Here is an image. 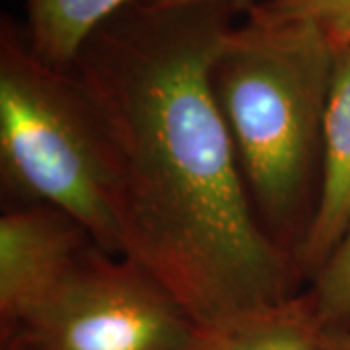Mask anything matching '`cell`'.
Wrapping results in <instances>:
<instances>
[{
  "instance_id": "obj_1",
  "label": "cell",
  "mask_w": 350,
  "mask_h": 350,
  "mask_svg": "<svg viewBox=\"0 0 350 350\" xmlns=\"http://www.w3.org/2000/svg\"><path fill=\"white\" fill-rule=\"evenodd\" d=\"M234 12L135 0L68 68L100 135L123 255L199 327L290 300L301 276L255 213L214 94Z\"/></svg>"
},
{
  "instance_id": "obj_2",
  "label": "cell",
  "mask_w": 350,
  "mask_h": 350,
  "mask_svg": "<svg viewBox=\"0 0 350 350\" xmlns=\"http://www.w3.org/2000/svg\"><path fill=\"white\" fill-rule=\"evenodd\" d=\"M335 53L317 25L247 20L232 29L213 70L255 213L292 255L317 199Z\"/></svg>"
},
{
  "instance_id": "obj_3",
  "label": "cell",
  "mask_w": 350,
  "mask_h": 350,
  "mask_svg": "<svg viewBox=\"0 0 350 350\" xmlns=\"http://www.w3.org/2000/svg\"><path fill=\"white\" fill-rule=\"evenodd\" d=\"M0 165L6 187L68 214L123 255L100 135L70 70L39 59L12 22L0 29Z\"/></svg>"
},
{
  "instance_id": "obj_4",
  "label": "cell",
  "mask_w": 350,
  "mask_h": 350,
  "mask_svg": "<svg viewBox=\"0 0 350 350\" xmlns=\"http://www.w3.org/2000/svg\"><path fill=\"white\" fill-rule=\"evenodd\" d=\"M197 323L125 255L90 245L4 345L27 350H185Z\"/></svg>"
},
{
  "instance_id": "obj_5",
  "label": "cell",
  "mask_w": 350,
  "mask_h": 350,
  "mask_svg": "<svg viewBox=\"0 0 350 350\" xmlns=\"http://www.w3.org/2000/svg\"><path fill=\"white\" fill-rule=\"evenodd\" d=\"M94 245L68 214L47 204H25L0 218V327L12 335Z\"/></svg>"
},
{
  "instance_id": "obj_6",
  "label": "cell",
  "mask_w": 350,
  "mask_h": 350,
  "mask_svg": "<svg viewBox=\"0 0 350 350\" xmlns=\"http://www.w3.org/2000/svg\"><path fill=\"white\" fill-rule=\"evenodd\" d=\"M350 228V43L335 53L327 98L321 170L310 226L296 247L300 275L315 276Z\"/></svg>"
},
{
  "instance_id": "obj_7",
  "label": "cell",
  "mask_w": 350,
  "mask_h": 350,
  "mask_svg": "<svg viewBox=\"0 0 350 350\" xmlns=\"http://www.w3.org/2000/svg\"><path fill=\"white\" fill-rule=\"evenodd\" d=\"M333 329L321 319L312 294L222 323L197 327L185 350H331Z\"/></svg>"
},
{
  "instance_id": "obj_8",
  "label": "cell",
  "mask_w": 350,
  "mask_h": 350,
  "mask_svg": "<svg viewBox=\"0 0 350 350\" xmlns=\"http://www.w3.org/2000/svg\"><path fill=\"white\" fill-rule=\"evenodd\" d=\"M131 0H27V41L45 63L68 70L101 25Z\"/></svg>"
},
{
  "instance_id": "obj_9",
  "label": "cell",
  "mask_w": 350,
  "mask_h": 350,
  "mask_svg": "<svg viewBox=\"0 0 350 350\" xmlns=\"http://www.w3.org/2000/svg\"><path fill=\"white\" fill-rule=\"evenodd\" d=\"M259 24H308L325 31L335 47L350 43V0H262L250 8Z\"/></svg>"
},
{
  "instance_id": "obj_10",
  "label": "cell",
  "mask_w": 350,
  "mask_h": 350,
  "mask_svg": "<svg viewBox=\"0 0 350 350\" xmlns=\"http://www.w3.org/2000/svg\"><path fill=\"white\" fill-rule=\"evenodd\" d=\"M315 308L331 329L350 325V228L333 255L313 276Z\"/></svg>"
},
{
  "instance_id": "obj_11",
  "label": "cell",
  "mask_w": 350,
  "mask_h": 350,
  "mask_svg": "<svg viewBox=\"0 0 350 350\" xmlns=\"http://www.w3.org/2000/svg\"><path fill=\"white\" fill-rule=\"evenodd\" d=\"M144 4H150V6H181V4H197V2H228V4H234L238 10L241 8H247L255 4V0H140Z\"/></svg>"
},
{
  "instance_id": "obj_12",
  "label": "cell",
  "mask_w": 350,
  "mask_h": 350,
  "mask_svg": "<svg viewBox=\"0 0 350 350\" xmlns=\"http://www.w3.org/2000/svg\"><path fill=\"white\" fill-rule=\"evenodd\" d=\"M331 350H350V325L333 329Z\"/></svg>"
},
{
  "instance_id": "obj_13",
  "label": "cell",
  "mask_w": 350,
  "mask_h": 350,
  "mask_svg": "<svg viewBox=\"0 0 350 350\" xmlns=\"http://www.w3.org/2000/svg\"><path fill=\"white\" fill-rule=\"evenodd\" d=\"M2 350H27V349H24V347H18V345H4Z\"/></svg>"
}]
</instances>
